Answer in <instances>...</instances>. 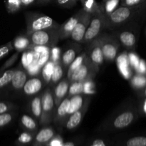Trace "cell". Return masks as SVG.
<instances>
[{"label": "cell", "instance_id": "19", "mask_svg": "<svg viewBox=\"0 0 146 146\" xmlns=\"http://www.w3.org/2000/svg\"><path fill=\"white\" fill-rule=\"evenodd\" d=\"M86 94H78V95L73 96L71 97V101H70V106L68 108V116H69L71 114H72L73 113H74L75 111H76L77 110L80 109L81 107L83 106V105L84 104V103L86 102V99L88 98V97L86 96Z\"/></svg>", "mask_w": 146, "mask_h": 146}, {"label": "cell", "instance_id": "5", "mask_svg": "<svg viewBox=\"0 0 146 146\" xmlns=\"http://www.w3.org/2000/svg\"><path fill=\"white\" fill-rule=\"evenodd\" d=\"M128 26L129 27L116 31L113 35L123 46L130 51H133L138 41L140 25L138 23H133Z\"/></svg>", "mask_w": 146, "mask_h": 146}, {"label": "cell", "instance_id": "16", "mask_svg": "<svg viewBox=\"0 0 146 146\" xmlns=\"http://www.w3.org/2000/svg\"><path fill=\"white\" fill-rule=\"evenodd\" d=\"M82 48L78 44H73L66 48L61 56L60 63L64 68L67 69L81 52Z\"/></svg>", "mask_w": 146, "mask_h": 146}, {"label": "cell", "instance_id": "37", "mask_svg": "<svg viewBox=\"0 0 146 146\" xmlns=\"http://www.w3.org/2000/svg\"><path fill=\"white\" fill-rule=\"evenodd\" d=\"M61 48L57 46L51 47L50 49V61L54 62V64L60 62L61 60Z\"/></svg>", "mask_w": 146, "mask_h": 146}, {"label": "cell", "instance_id": "21", "mask_svg": "<svg viewBox=\"0 0 146 146\" xmlns=\"http://www.w3.org/2000/svg\"><path fill=\"white\" fill-rule=\"evenodd\" d=\"M12 45L14 49L19 52H21V51L28 50L31 44L27 35H25L18 36L15 37L14 41H12Z\"/></svg>", "mask_w": 146, "mask_h": 146}, {"label": "cell", "instance_id": "28", "mask_svg": "<svg viewBox=\"0 0 146 146\" xmlns=\"http://www.w3.org/2000/svg\"><path fill=\"white\" fill-rule=\"evenodd\" d=\"M84 11L91 14H96L101 11V6L96 1V0H81Z\"/></svg>", "mask_w": 146, "mask_h": 146}, {"label": "cell", "instance_id": "35", "mask_svg": "<svg viewBox=\"0 0 146 146\" xmlns=\"http://www.w3.org/2000/svg\"><path fill=\"white\" fill-rule=\"evenodd\" d=\"M34 51H31V50L24 51L23 53L22 58H21V64H22L23 67L27 68L34 61Z\"/></svg>", "mask_w": 146, "mask_h": 146}, {"label": "cell", "instance_id": "44", "mask_svg": "<svg viewBox=\"0 0 146 146\" xmlns=\"http://www.w3.org/2000/svg\"><path fill=\"white\" fill-rule=\"evenodd\" d=\"M32 141V136L30 133L27 132L22 133L19 137L18 138V141L22 144L28 143L31 142Z\"/></svg>", "mask_w": 146, "mask_h": 146}, {"label": "cell", "instance_id": "3", "mask_svg": "<svg viewBox=\"0 0 146 146\" xmlns=\"http://www.w3.org/2000/svg\"><path fill=\"white\" fill-rule=\"evenodd\" d=\"M27 33L34 32L48 29H58L60 24L51 17L38 12L28 11L25 13Z\"/></svg>", "mask_w": 146, "mask_h": 146}, {"label": "cell", "instance_id": "48", "mask_svg": "<svg viewBox=\"0 0 146 146\" xmlns=\"http://www.w3.org/2000/svg\"><path fill=\"white\" fill-rule=\"evenodd\" d=\"M90 146H106V145L103 140L96 139Z\"/></svg>", "mask_w": 146, "mask_h": 146}, {"label": "cell", "instance_id": "32", "mask_svg": "<svg viewBox=\"0 0 146 146\" xmlns=\"http://www.w3.org/2000/svg\"><path fill=\"white\" fill-rule=\"evenodd\" d=\"M16 114L17 113L14 111L0 114V128H4L11 123L14 120Z\"/></svg>", "mask_w": 146, "mask_h": 146}, {"label": "cell", "instance_id": "6", "mask_svg": "<svg viewBox=\"0 0 146 146\" xmlns=\"http://www.w3.org/2000/svg\"><path fill=\"white\" fill-rule=\"evenodd\" d=\"M102 50L104 60L111 62L115 60L118 54L120 43L113 34H101L98 37Z\"/></svg>", "mask_w": 146, "mask_h": 146}, {"label": "cell", "instance_id": "8", "mask_svg": "<svg viewBox=\"0 0 146 146\" xmlns=\"http://www.w3.org/2000/svg\"><path fill=\"white\" fill-rule=\"evenodd\" d=\"M55 108L53 91L47 88L41 94V116L39 121L40 123L47 125L53 121Z\"/></svg>", "mask_w": 146, "mask_h": 146}, {"label": "cell", "instance_id": "11", "mask_svg": "<svg viewBox=\"0 0 146 146\" xmlns=\"http://www.w3.org/2000/svg\"><path fill=\"white\" fill-rule=\"evenodd\" d=\"M91 17H92V14L85 11L70 36V38L71 39L78 44H82L86 31L91 21Z\"/></svg>", "mask_w": 146, "mask_h": 146}, {"label": "cell", "instance_id": "39", "mask_svg": "<svg viewBox=\"0 0 146 146\" xmlns=\"http://www.w3.org/2000/svg\"><path fill=\"white\" fill-rule=\"evenodd\" d=\"M17 108V106L9 101H0V114L12 111Z\"/></svg>", "mask_w": 146, "mask_h": 146}, {"label": "cell", "instance_id": "50", "mask_svg": "<svg viewBox=\"0 0 146 146\" xmlns=\"http://www.w3.org/2000/svg\"><path fill=\"white\" fill-rule=\"evenodd\" d=\"M54 0H36V3L39 5H46V4H50Z\"/></svg>", "mask_w": 146, "mask_h": 146}, {"label": "cell", "instance_id": "52", "mask_svg": "<svg viewBox=\"0 0 146 146\" xmlns=\"http://www.w3.org/2000/svg\"><path fill=\"white\" fill-rule=\"evenodd\" d=\"M51 146H61V141L58 139H54L51 142Z\"/></svg>", "mask_w": 146, "mask_h": 146}, {"label": "cell", "instance_id": "46", "mask_svg": "<svg viewBox=\"0 0 146 146\" xmlns=\"http://www.w3.org/2000/svg\"><path fill=\"white\" fill-rule=\"evenodd\" d=\"M135 71L136 74H144L146 75V62L144 60L140 59L139 64H138V66L135 68Z\"/></svg>", "mask_w": 146, "mask_h": 146}, {"label": "cell", "instance_id": "4", "mask_svg": "<svg viewBox=\"0 0 146 146\" xmlns=\"http://www.w3.org/2000/svg\"><path fill=\"white\" fill-rule=\"evenodd\" d=\"M31 45L42 46L51 48L55 46L59 41L58 29H48L34 32L27 33Z\"/></svg>", "mask_w": 146, "mask_h": 146}, {"label": "cell", "instance_id": "36", "mask_svg": "<svg viewBox=\"0 0 146 146\" xmlns=\"http://www.w3.org/2000/svg\"><path fill=\"white\" fill-rule=\"evenodd\" d=\"M19 54L20 52H19V51H16V52L14 53V54L10 57V58H9L8 59L5 61V63H4V64L1 66V68H0V72H2V71H6V70L8 69L9 68H10L11 66L14 65V63L17 61Z\"/></svg>", "mask_w": 146, "mask_h": 146}, {"label": "cell", "instance_id": "26", "mask_svg": "<svg viewBox=\"0 0 146 146\" xmlns=\"http://www.w3.org/2000/svg\"><path fill=\"white\" fill-rule=\"evenodd\" d=\"M87 57L86 52H82L81 54H80L79 55H78L76 56V58L74 59V61H73L71 64V65L69 66V67L68 68V71H67V78L68 80H70L71 76H72L73 73L81 65V64L84 63V61H85V59Z\"/></svg>", "mask_w": 146, "mask_h": 146}, {"label": "cell", "instance_id": "17", "mask_svg": "<svg viewBox=\"0 0 146 146\" xmlns=\"http://www.w3.org/2000/svg\"><path fill=\"white\" fill-rule=\"evenodd\" d=\"M69 86L70 81L66 78L61 79L54 86V91H53V96H54L55 107L58 106L60 103L66 98V95H68Z\"/></svg>", "mask_w": 146, "mask_h": 146}, {"label": "cell", "instance_id": "1", "mask_svg": "<svg viewBox=\"0 0 146 146\" xmlns=\"http://www.w3.org/2000/svg\"><path fill=\"white\" fill-rule=\"evenodd\" d=\"M105 17L106 28L113 29L138 23L146 17V2L133 7H118Z\"/></svg>", "mask_w": 146, "mask_h": 146}, {"label": "cell", "instance_id": "43", "mask_svg": "<svg viewBox=\"0 0 146 146\" xmlns=\"http://www.w3.org/2000/svg\"><path fill=\"white\" fill-rule=\"evenodd\" d=\"M40 68H40L39 66L37 64L36 60L34 59V61L27 68V72L29 73L30 75L36 76L39 72Z\"/></svg>", "mask_w": 146, "mask_h": 146}, {"label": "cell", "instance_id": "29", "mask_svg": "<svg viewBox=\"0 0 146 146\" xmlns=\"http://www.w3.org/2000/svg\"><path fill=\"white\" fill-rule=\"evenodd\" d=\"M20 123H21V125L28 131H33L36 130L37 128V123L35 119L27 114L22 115L20 120Z\"/></svg>", "mask_w": 146, "mask_h": 146}, {"label": "cell", "instance_id": "14", "mask_svg": "<svg viewBox=\"0 0 146 146\" xmlns=\"http://www.w3.org/2000/svg\"><path fill=\"white\" fill-rule=\"evenodd\" d=\"M70 101H71V97L67 96L60 103L58 106L56 107L54 118H53L54 123L58 125L65 124L66 121L68 118V112L70 106Z\"/></svg>", "mask_w": 146, "mask_h": 146}, {"label": "cell", "instance_id": "10", "mask_svg": "<svg viewBox=\"0 0 146 146\" xmlns=\"http://www.w3.org/2000/svg\"><path fill=\"white\" fill-rule=\"evenodd\" d=\"M86 52L88 59L90 60L93 66L95 67L97 71H99L100 67L104 62V57L98 38H95L91 42L88 44Z\"/></svg>", "mask_w": 146, "mask_h": 146}, {"label": "cell", "instance_id": "25", "mask_svg": "<svg viewBox=\"0 0 146 146\" xmlns=\"http://www.w3.org/2000/svg\"><path fill=\"white\" fill-rule=\"evenodd\" d=\"M131 86L135 91H138L146 87V75L135 74L131 78Z\"/></svg>", "mask_w": 146, "mask_h": 146}, {"label": "cell", "instance_id": "12", "mask_svg": "<svg viewBox=\"0 0 146 146\" xmlns=\"http://www.w3.org/2000/svg\"><path fill=\"white\" fill-rule=\"evenodd\" d=\"M85 12L84 9H81L77 11L75 14L67 19L63 24L60 25L58 28V34H59V39L64 40L69 38L72 33L73 30L75 28L76 25L79 21L81 17Z\"/></svg>", "mask_w": 146, "mask_h": 146}, {"label": "cell", "instance_id": "47", "mask_svg": "<svg viewBox=\"0 0 146 146\" xmlns=\"http://www.w3.org/2000/svg\"><path fill=\"white\" fill-rule=\"evenodd\" d=\"M21 6L24 7H29L36 2V0H21Z\"/></svg>", "mask_w": 146, "mask_h": 146}, {"label": "cell", "instance_id": "27", "mask_svg": "<svg viewBox=\"0 0 146 146\" xmlns=\"http://www.w3.org/2000/svg\"><path fill=\"white\" fill-rule=\"evenodd\" d=\"M121 0H104L102 4H100L101 12L104 16L111 14L118 7Z\"/></svg>", "mask_w": 146, "mask_h": 146}, {"label": "cell", "instance_id": "38", "mask_svg": "<svg viewBox=\"0 0 146 146\" xmlns=\"http://www.w3.org/2000/svg\"><path fill=\"white\" fill-rule=\"evenodd\" d=\"M96 93V86L92 80L84 82V94L86 95H91Z\"/></svg>", "mask_w": 146, "mask_h": 146}, {"label": "cell", "instance_id": "51", "mask_svg": "<svg viewBox=\"0 0 146 146\" xmlns=\"http://www.w3.org/2000/svg\"><path fill=\"white\" fill-rule=\"evenodd\" d=\"M143 101L141 104V110L140 111H141L146 116V98H143Z\"/></svg>", "mask_w": 146, "mask_h": 146}, {"label": "cell", "instance_id": "53", "mask_svg": "<svg viewBox=\"0 0 146 146\" xmlns=\"http://www.w3.org/2000/svg\"><path fill=\"white\" fill-rule=\"evenodd\" d=\"M61 146H75V143L74 142H66L63 143Z\"/></svg>", "mask_w": 146, "mask_h": 146}, {"label": "cell", "instance_id": "31", "mask_svg": "<svg viewBox=\"0 0 146 146\" xmlns=\"http://www.w3.org/2000/svg\"><path fill=\"white\" fill-rule=\"evenodd\" d=\"M4 5L7 11L9 14H14L21 9V0H5Z\"/></svg>", "mask_w": 146, "mask_h": 146}, {"label": "cell", "instance_id": "49", "mask_svg": "<svg viewBox=\"0 0 146 146\" xmlns=\"http://www.w3.org/2000/svg\"><path fill=\"white\" fill-rule=\"evenodd\" d=\"M137 96L141 98H146V87L140 90V91H137Z\"/></svg>", "mask_w": 146, "mask_h": 146}, {"label": "cell", "instance_id": "18", "mask_svg": "<svg viewBox=\"0 0 146 146\" xmlns=\"http://www.w3.org/2000/svg\"><path fill=\"white\" fill-rule=\"evenodd\" d=\"M27 79H28V74L27 71H25L24 68H17L11 78L9 86L14 91L19 92L23 89V87Z\"/></svg>", "mask_w": 146, "mask_h": 146}, {"label": "cell", "instance_id": "7", "mask_svg": "<svg viewBox=\"0 0 146 146\" xmlns=\"http://www.w3.org/2000/svg\"><path fill=\"white\" fill-rule=\"evenodd\" d=\"M104 28H106V23L104 14L100 11L92 14L91 21L86 31L82 44H88L93 40L98 38Z\"/></svg>", "mask_w": 146, "mask_h": 146}, {"label": "cell", "instance_id": "15", "mask_svg": "<svg viewBox=\"0 0 146 146\" xmlns=\"http://www.w3.org/2000/svg\"><path fill=\"white\" fill-rule=\"evenodd\" d=\"M44 80L38 76H32L27 79L23 87V92L27 96H36L41 91L44 86Z\"/></svg>", "mask_w": 146, "mask_h": 146}, {"label": "cell", "instance_id": "20", "mask_svg": "<svg viewBox=\"0 0 146 146\" xmlns=\"http://www.w3.org/2000/svg\"><path fill=\"white\" fill-rule=\"evenodd\" d=\"M30 111L31 115L38 121L41 116V94L36 95L30 102Z\"/></svg>", "mask_w": 146, "mask_h": 146}, {"label": "cell", "instance_id": "2", "mask_svg": "<svg viewBox=\"0 0 146 146\" xmlns=\"http://www.w3.org/2000/svg\"><path fill=\"white\" fill-rule=\"evenodd\" d=\"M140 110L135 106L130 104L118 110L112 114L108 121L111 128L115 130H122L132 125L139 118Z\"/></svg>", "mask_w": 146, "mask_h": 146}, {"label": "cell", "instance_id": "41", "mask_svg": "<svg viewBox=\"0 0 146 146\" xmlns=\"http://www.w3.org/2000/svg\"><path fill=\"white\" fill-rule=\"evenodd\" d=\"M58 6L62 8H72L76 5V0H55Z\"/></svg>", "mask_w": 146, "mask_h": 146}, {"label": "cell", "instance_id": "30", "mask_svg": "<svg viewBox=\"0 0 146 146\" xmlns=\"http://www.w3.org/2000/svg\"><path fill=\"white\" fill-rule=\"evenodd\" d=\"M84 94V82L82 81H75L70 83L68 88V96L71 97L73 96Z\"/></svg>", "mask_w": 146, "mask_h": 146}, {"label": "cell", "instance_id": "23", "mask_svg": "<svg viewBox=\"0 0 146 146\" xmlns=\"http://www.w3.org/2000/svg\"><path fill=\"white\" fill-rule=\"evenodd\" d=\"M16 68H10L6 71L0 72V91H4V89L9 86L11 78L15 72Z\"/></svg>", "mask_w": 146, "mask_h": 146}, {"label": "cell", "instance_id": "40", "mask_svg": "<svg viewBox=\"0 0 146 146\" xmlns=\"http://www.w3.org/2000/svg\"><path fill=\"white\" fill-rule=\"evenodd\" d=\"M13 50H14V47L12 45V41H9L4 45L0 46V60L8 55Z\"/></svg>", "mask_w": 146, "mask_h": 146}, {"label": "cell", "instance_id": "13", "mask_svg": "<svg viewBox=\"0 0 146 146\" xmlns=\"http://www.w3.org/2000/svg\"><path fill=\"white\" fill-rule=\"evenodd\" d=\"M90 98H88L80 109L77 110L74 113L68 116V119L66 121V128L68 130L75 129L76 128L80 125V123L82 121L84 115L86 113L88 109V106H89Z\"/></svg>", "mask_w": 146, "mask_h": 146}, {"label": "cell", "instance_id": "42", "mask_svg": "<svg viewBox=\"0 0 146 146\" xmlns=\"http://www.w3.org/2000/svg\"><path fill=\"white\" fill-rule=\"evenodd\" d=\"M146 2V0H121L120 6L121 7H133L140 5Z\"/></svg>", "mask_w": 146, "mask_h": 146}, {"label": "cell", "instance_id": "54", "mask_svg": "<svg viewBox=\"0 0 146 146\" xmlns=\"http://www.w3.org/2000/svg\"><path fill=\"white\" fill-rule=\"evenodd\" d=\"M76 1H81V0H76Z\"/></svg>", "mask_w": 146, "mask_h": 146}, {"label": "cell", "instance_id": "24", "mask_svg": "<svg viewBox=\"0 0 146 146\" xmlns=\"http://www.w3.org/2000/svg\"><path fill=\"white\" fill-rule=\"evenodd\" d=\"M64 73V68L63 66L61 65V63L58 62L54 64V69H53V72L51 74V80H50L49 83L51 86H55L63 78Z\"/></svg>", "mask_w": 146, "mask_h": 146}, {"label": "cell", "instance_id": "33", "mask_svg": "<svg viewBox=\"0 0 146 146\" xmlns=\"http://www.w3.org/2000/svg\"><path fill=\"white\" fill-rule=\"evenodd\" d=\"M54 63L52 62L51 61H48L45 65L44 66V68L42 69V77L44 81L46 83H49L50 80H51V74L53 72V69H54Z\"/></svg>", "mask_w": 146, "mask_h": 146}, {"label": "cell", "instance_id": "22", "mask_svg": "<svg viewBox=\"0 0 146 146\" xmlns=\"http://www.w3.org/2000/svg\"><path fill=\"white\" fill-rule=\"evenodd\" d=\"M54 135V131L52 128L46 127L41 129L36 135V141L38 144L46 143L52 139Z\"/></svg>", "mask_w": 146, "mask_h": 146}, {"label": "cell", "instance_id": "34", "mask_svg": "<svg viewBox=\"0 0 146 146\" xmlns=\"http://www.w3.org/2000/svg\"><path fill=\"white\" fill-rule=\"evenodd\" d=\"M125 146H146V135H138L129 138Z\"/></svg>", "mask_w": 146, "mask_h": 146}, {"label": "cell", "instance_id": "9", "mask_svg": "<svg viewBox=\"0 0 146 146\" xmlns=\"http://www.w3.org/2000/svg\"><path fill=\"white\" fill-rule=\"evenodd\" d=\"M98 71L93 66L88 56L82 64L73 73L69 81L70 83L75 81H84L92 80L95 78Z\"/></svg>", "mask_w": 146, "mask_h": 146}, {"label": "cell", "instance_id": "45", "mask_svg": "<svg viewBox=\"0 0 146 146\" xmlns=\"http://www.w3.org/2000/svg\"><path fill=\"white\" fill-rule=\"evenodd\" d=\"M128 58H129V62L131 66L133 67L135 69V68H137V66H138V64H139L140 58H138V56L135 54H134V53H131V54H129Z\"/></svg>", "mask_w": 146, "mask_h": 146}]
</instances>
